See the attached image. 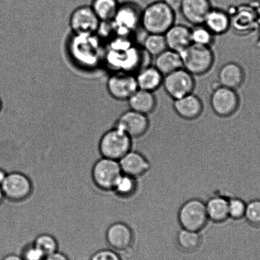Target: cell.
I'll return each mask as SVG.
<instances>
[{"instance_id":"cell-1","label":"cell","mask_w":260,"mask_h":260,"mask_svg":"<svg viewBox=\"0 0 260 260\" xmlns=\"http://www.w3.org/2000/svg\"><path fill=\"white\" fill-rule=\"evenodd\" d=\"M176 13L164 0H156L142 10L141 26L148 34L164 35L175 24Z\"/></svg>"},{"instance_id":"cell-2","label":"cell","mask_w":260,"mask_h":260,"mask_svg":"<svg viewBox=\"0 0 260 260\" xmlns=\"http://www.w3.org/2000/svg\"><path fill=\"white\" fill-rule=\"evenodd\" d=\"M133 143L127 133L114 126L103 134L98 148L102 157L118 161L132 150Z\"/></svg>"},{"instance_id":"cell-3","label":"cell","mask_w":260,"mask_h":260,"mask_svg":"<svg viewBox=\"0 0 260 260\" xmlns=\"http://www.w3.org/2000/svg\"><path fill=\"white\" fill-rule=\"evenodd\" d=\"M178 220L181 229L201 232L208 225L206 203L199 199H189L179 209Z\"/></svg>"},{"instance_id":"cell-4","label":"cell","mask_w":260,"mask_h":260,"mask_svg":"<svg viewBox=\"0 0 260 260\" xmlns=\"http://www.w3.org/2000/svg\"><path fill=\"white\" fill-rule=\"evenodd\" d=\"M180 54L183 68L193 76L206 74L214 64V54L211 47L191 44Z\"/></svg>"},{"instance_id":"cell-5","label":"cell","mask_w":260,"mask_h":260,"mask_svg":"<svg viewBox=\"0 0 260 260\" xmlns=\"http://www.w3.org/2000/svg\"><path fill=\"white\" fill-rule=\"evenodd\" d=\"M122 173L118 161L102 157L93 165L92 180L101 190L112 191L116 181Z\"/></svg>"},{"instance_id":"cell-6","label":"cell","mask_w":260,"mask_h":260,"mask_svg":"<svg viewBox=\"0 0 260 260\" xmlns=\"http://www.w3.org/2000/svg\"><path fill=\"white\" fill-rule=\"evenodd\" d=\"M1 186L5 199L14 203L27 200L34 191L31 179L24 173L18 171L8 173Z\"/></svg>"},{"instance_id":"cell-7","label":"cell","mask_w":260,"mask_h":260,"mask_svg":"<svg viewBox=\"0 0 260 260\" xmlns=\"http://www.w3.org/2000/svg\"><path fill=\"white\" fill-rule=\"evenodd\" d=\"M106 240L111 249L128 254L135 248V236L127 223L117 221L111 224L106 232Z\"/></svg>"},{"instance_id":"cell-8","label":"cell","mask_w":260,"mask_h":260,"mask_svg":"<svg viewBox=\"0 0 260 260\" xmlns=\"http://www.w3.org/2000/svg\"><path fill=\"white\" fill-rule=\"evenodd\" d=\"M162 85L166 94L175 100L193 93L196 81L193 75L182 68L164 76Z\"/></svg>"},{"instance_id":"cell-9","label":"cell","mask_w":260,"mask_h":260,"mask_svg":"<svg viewBox=\"0 0 260 260\" xmlns=\"http://www.w3.org/2000/svg\"><path fill=\"white\" fill-rule=\"evenodd\" d=\"M210 104L214 114L219 117L228 118L238 110L240 99L236 90L219 84L212 92Z\"/></svg>"},{"instance_id":"cell-10","label":"cell","mask_w":260,"mask_h":260,"mask_svg":"<svg viewBox=\"0 0 260 260\" xmlns=\"http://www.w3.org/2000/svg\"><path fill=\"white\" fill-rule=\"evenodd\" d=\"M69 23L76 35L91 36L99 29L101 21L90 6H82L72 12Z\"/></svg>"},{"instance_id":"cell-11","label":"cell","mask_w":260,"mask_h":260,"mask_svg":"<svg viewBox=\"0 0 260 260\" xmlns=\"http://www.w3.org/2000/svg\"><path fill=\"white\" fill-rule=\"evenodd\" d=\"M114 126L124 131L133 140H136L147 133L150 127V120L148 115L129 110L119 116Z\"/></svg>"},{"instance_id":"cell-12","label":"cell","mask_w":260,"mask_h":260,"mask_svg":"<svg viewBox=\"0 0 260 260\" xmlns=\"http://www.w3.org/2000/svg\"><path fill=\"white\" fill-rule=\"evenodd\" d=\"M108 94L117 101H127L138 89L135 76L125 72L115 73L107 80Z\"/></svg>"},{"instance_id":"cell-13","label":"cell","mask_w":260,"mask_h":260,"mask_svg":"<svg viewBox=\"0 0 260 260\" xmlns=\"http://www.w3.org/2000/svg\"><path fill=\"white\" fill-rule=\"evenodd\" d=\"M141 12L142 10L136 2H125L120 4L113 21L125 32L135 31L141 25Z\"/></svg>"},{"instance_id":"cell-14","label":"cell","mask_w":260,"mask_h":260,"mask_svg":"<svg viewBox=\"0 0 260 260\" xmlns=\"http://www.w3.org/2000/svg\"><path fill=\"white\" fill-rule=\"evenodd\" d=\"M122 173L138 179L143 177L150 170L148 159L140 151L131 150L118 160Z\"/></svg>"},{"instance_id":"cell-15","label":"cell","mask_w":260,"mask_h":260,"mask_svg":"<svg viewBox=\"0 0 260 260\" xmlns=\"http://www.w3.org/2000/svg\"><path fill=\"white\" fill-rule=\"evenodd\" d=\"M173 109L181 119L193 121L198 119L203 113V103L200 98L191 93L174 100Z\"/></svg>"},{"instance_id":"cell-16","label":"cell","mask_w":260,"mask_h":260,"mask_svg":"<svg viewBox=\"0 0 260 260\" xmlns=\"http://www.w3.org/2000/svg\"><path fill=\"white\" fill-rule=\"evenodd\" d=\"M211 9V0H182L180 12L183 18L193 26L203 24Z\"/></svg>"},{"instance_id":"cell-17","label":"cell","mask_w":260,"mask_h":260,"mask_svg":"<svg viewBox=\"0 0 260 260\" xmlns=\"http://www.w3.org/2000/svg\"><path fill=\"white\" fill-rule=\"evenodd\" d=\"M168 49L180 53L191 44L190 28L183 24H173L165 34Z\"/></svg>"},{"instance_id":"cell-18","label":"cell","mask_w":260,"mask_h":260,"mask_svg":"<svg viewBox=\"0 0 260 260\" xmlns=\"http://www.w3.org/2000/svg\"><path fill=\"white\" fill-rule=\"evenodd\" d=\"M206 208L209 221L214 224H222L229 221V198L221 195H216L206 202ZM238 222V221H237Z\"/></svg>"},{"instance_id":"cell-19","label":"cell","mask_w":260,"mask_h":260,"mask_svg":"<svg viewBox=\"0 0 260 260\" xmlns=\"http://www.w3.org/2000/svg\"><path fill=\"white\" fill-rule=\"evenodd\" d=\"M218 78L219 85L236 90L243 84L245 73L241 65L229 62L219 69Z\"/></svg>"},{"instance_id":"cell-20","label":"cell","mask_w":260,"mask_h":260,"mask_svg":"<svg viewBox=\"0 0 260 260\" xmlns=\"http://www.w3.org/2000/svg\"><path fill=\"white\" fill-rule=\"evenodd\" d=\"M138 89L153 92L162 85L164 75L154 67L147 65L135 76Z\"/></svg>"},{"instance_id":"cell-21","label":"cell","mask_w":260,"mask_h":260,"mask_svg":"<svg viewBox=\"0 0 260 260\" xmlns=\"http://www.w3.org/2000/svg\"><path fill=\"white\" fill-rule=\"evenodd\" d=\"M203 24L215 36L223 35L229 31L231 20L226 11L212 7L206 15Z\"/></svg>"},{"instance_id":"cell-22","label":"cell","mask_w":260,"mask_h":260,"mask_svg":"<svg viewBox=\"0 0 260 260\" xmlns=\"http://www.w3.org/2000/svg\"><path fill=\"white\" fill-rule=\"evenodd\" d=\"M130 110L148 115L155 110L156 100L153 92L138 89L128 98Z\"/></svg>"},{"instance_id":"cell-23","label":"cell","mask_w":260,"mask_h":260,"mask_svg":"<svg viewBox=\"0 0 260 260\" xmlns=\"http://www.w3.org/2000/svg\"><path fill=\"white\" fill-rule=\"evenodd\" d=\"M138 190V179L122 173L116 181L112 191L118 199L131 201L135 198Z\"/></svg>"},{"instance_id":"cell-24","label":"cell","mask_w":260,"mask_h":260,"mask_svg":"<svg viewBox=\"0 0 260 260\" xmlns=\"http://www.w3.org/2000/svg\"><path fill=\"white\" fill-rule=\"evenodd\" d=\"M154 67L164 76L183 68V62L180 53L166 49L155 57Z\"/></svg>"},{"instance_id":"cell-25","label":"cell","mask_w":260,"mask_h":260,"mask_svg":"<svg viewBox=\"0 0 260 260\" xmlns=\"http://www.w3.org/2000/svg\"><path fill=\"white\" fill-rule=\"evenodd\" d=\"M176 243L181 252L191 254L203 246V238L201 232L181 229L176 237Z\"/></svg>"},{"instance_id":"cell-26","label":"cell","mask_w":260,"mask_h":260,"mask_svg":"<svg viewBox=\"0 0 260 260\" xmlns=\"http://www.w3.org/2000/svg\"><path fill=\"white\" fill-rule=\"evenodd\" d=\"M119 6L118 0H92L90 6L101 22H109L114 20Z\"/></svg>"},{"instance_id":"cell-27","label":"cell","mask_w":260,"mask_h":260,"mask_svg":"<svg viewBox=\"0 0 260 260\" xmlns=\"http://www.w3.org/2000/svg\"><path fill=\"white\" fill-rule=\"evenodd\" d=\"M143 47L150 56L154 57L168 49L165 37L161 34H148L144 40Z\"/></svg>"},{"instance_id":"cell-28","label":"cell","mask_w":260,"mask_h":260,"mask_svg":"<svg viewBox=\"0 0 260 260\" xmlns=\"http://www.w3.org/2000/svg\"><path fill=\"white\" fill-rule=\"evenodd\" d=\"M191 44L211 47L214 41V35L203 24L193 25L190 28Z\"/></svg>"},{"instance_id":"cell-29","label":"cell","mask_w":260,"mask_h":260,"mask_svg":"<svg viewBox=\"0 0 260 260\" xmlns=\"http://www.w3.org/2000/svg\"><path fill=\"white\" fill-rule=\"evenodd\" d=\"M32 243L44 254L45 257L59 250V243L57 239L50 234L39 235Z\"/></svg>"},{"instance_id":"cell-30","label":"cell","mask_w":260,"mask_h":260,"mask_svg":"<svg viewBox=\"0 0 260 260\" xmlns=\"http://www.w3.org/2000/svg\"><path fill=\"white\" fill-rule=\"evenodd\" d=\"M244 219L252 229H260V199L247 202Z\"/></svg>"},{"instance_id":"cell-31","label":"cell","mask_w":260,"mask_h":260,"mask_svg":"<svg viewBox=\"0 0 260 260\" xmlns=\"http://www.w3.org/2000/svg\"><path fill=\"white\" fill-rule=\"evenodd\" d=\"M246 204L247 203L244 199L237 197L229 198V218L235 221H245Z\"/></svg>"},{"instance_id":"cell-32","label":"cell","mask_w":260,"mask_h":260,"mask_svg":"<svg viewBox=\"0 0 260 260\" xmlns=\"http://www.w3.org/2000/svg\"><path fill=\"white\" fill-rule=\"evenodd\" d=\"M23 260H44L45 256L34 243L26 245L21 255Z\"/></svg>"},{"instance_id":"cell-33","label":"cell","mask_w":260,"mask_h":260,"mask_svg":"<svg viewBox=\"0 0 260 260\" xmlns=\"http://www.w3.org/2000/svg\"><path fill=\"white\" fill-rule=\"evenodd\" d=\"M90 260H122L119 253L112 249H103L92 255Z\"/></svg>"},{"instance_id":"cell-34","label":"cell","mask_w":260,"mask_h":260,"mask_svg":"<svg viewBox=\"0 0 260 260\" xmlns=\"http://www.w3.org/2000/svg\"><path fill=\"white\" fill-rule=\"evenodd\" d=\"M44 260H70L67 254L63 253L62 252L57 251L54 253L48 255L45 257Z\"/></svg>"},{"instance_id":"cell-35","label":"cell","mask_w":260,"mask_h":260,"mask_svg":"<svg viewBox=\"0 0 260 260\" xmlns=\"http://www.w3.org/2000/svg\"><path fill=\"white\" fill-rule=\"evenodd\" d=\"M164 2H165L175 13L180 11L181 2H182V0H164Z\"/></svg>"},{"instance_id":"cell-36","label":"cell","mask_w":260,"mask_h":260,"mask_svg":"<svg viewBox=\"0 0 260 260\" xmlns=\"http://www.w3.org/2000/svg\"><path fill=\"white\" fill-rule=\"evenodd\" d=\"M2 260H23L21 255L9 254L5 256Z\"/></svg>"},{"instance_id":"cell-37","label":"cell","mask_w":260,"mask_h":260,"mask_svg":"<svg viewBox=\"0 0 260 260\" xmlns=\"http://www.w3.org/2000/svg\"><path fill=\"white\" fill-rule=\"evenodd\" d=\"M7 175H8V173H7L6 170H4V169L0 168V186L4 182Z\"/></svg>"},{"instance_id":"cell-38","label":"cell","mask_w":260,"mask_h":260,"mask_svg":"<svg viewBox=\"0 0 260 260\" xmlns=\"http://www.w3.org/2000/svg\"><path fill=\"white\" fill-rule=\"evenodd\" d=\"M4 199H5V196L3 192V190H2V186H0V205H1L2 203H3Z\"/></svg>"},{"instance_id":"cell-39","label":"cell","mask_w":260,"mask_h":260,"mask_svg":"<svg viewBox=\"0 0 260 260\" xmlns=\"http://www.w3.org/2000/svg\"><path fill=\"white\" fill-rule=\"evenodd\" d=\"M4 108V103L3 101L1 99V98H0V113L2 112V110H3Z\"/></svg>"}]
</instances>
